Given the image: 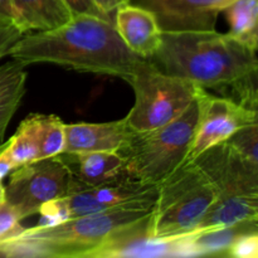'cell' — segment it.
<instances>
[{"instance_id": "obj_1", "label": "cell", "mask_w": 258, "mask_h": 258, "mask_svg": "<svg viewBox=\"0 0 258 258\" xmlns=\"http://www.w3.org/2000/svg\"><path fill=\"white\" fill-rule=\"evenodd\" d=\"M156 70L257 111V50L227 33L212 30L161 32L158 49L148 58Z\"/></svg>"}, {"instance_id": "obj_2", "label": "cell", "mask_w": 258, "mask_h": 258, "mask_svg": "<svg viewBox=\"0 0 258 258\" xmlns=\"http://www.w3.org/2000/svg\"><path fill=\"white\" fill-rule=\"evenodd\" d=\"M7 55L24 66L53 63L127 83L149 66L146 58L128 49L113 23L91 15H75L59 28L24 34L8 48Z\"/></svg>"}, {"instance_id": "obj_3", "label": "cell", "mask_w": 258, "mask_h": 258, "mask_svg": "<svg viewBox=\"0 0 258 258\" xmlns=\"http://www.w3.org/2000/svg\"><path fill=\"white\" fill-rule=\"evenodd\" d=\"M193 161L216 193L213 204L193 233L258 221V165L249 163L227 141L203 151Z\"/></svg>"}, {"instance_id": "obj_4", "label": "cell", "mask_w": 258, "mask_h": 258, "mask_svg": "<svg viewBox=\"0 0 258 258\" xmlns=\"http://www.w3.org/2000/svg\"><path fill=\"white\" fill-rule=\"evenodd\" d=\"M151 211L111 208L71 218L54 226L24 228L12 243L14 258H85L112 232L149 216Z\"/></svg>"}, {"instance_id": "obj_5", "label": "cell", "mask_w": 258, "mask_h": 258, "mask_svg": "<svg viewBox=\"0 0 258 258\" xmlns=\"http://www.w3.org/2000/svg\"><path fill=\"white\" fill-rule=\"evenodd\" d=\"M216 199V193L194 161L181 164L158 184L149 217L154 241H170L196 231Z\"/></svg>"}, {"instance_id": "obj_6", "label": "cell", "mask_w": 258, "mask_h": 258, "mask_svg": "<svg viewBox=\"0 0 258 258\" xmlns=\"http://www.w3.org/2000/svg\"><path fill=\"white\" fill-rule=\"evenodd\" d=\"M198 118L197 101L173 122L149 131H133L117 151L125 174L136 180L156 184L185 163Z\"/></svg>"}, {"instance_id": "obj_7", "label": "cell", "mask_w": 258, "mask_h": 258, "mask_svg": "<svg viewBox=\"0 0 258 258\" xmlns=\"http://www.w3.org/2000/svg\"><path fill=\"white\" fill-rule=\"evenodd\" d=\"M128 85L135 102L123 118L135 133L163 127L180 117L196 100L198 88L189 81L160 72L150 62Z\"/></svg>"}, {"instance_id": "obj_8", "label": "cell", "mask_w": 258, "mask_h": 258, "mask_svg": "<svg viewBox=\"0 0 258 258\" xmlns=\"http://www.w3.org/2000/svg\"><path fill=\"white\" fill-rule=\"evenodd\" d=\"M72 171L60 155L30 161L10 173L5 201L24 219L39 213L43 204L64 197Z\"/></svg>"}, {"instance_id": "obj_9", "label": "cell", "mask_w": 258, "mask_h": 258, "mask_svg": "<svg viewBox=\"0 0 258 258\" xmlns=\"http://www.w3.org/2000/svg\"><path fill=\"white\" fill-rule=\"evenodd\" d=\"M198 106L196 131L185 163L193 161L203 151L223 143L237 130L258 122V112L244 107L229 97H218L204 88H197Z\"/></svg>"}, {"instance_id": "obj_10", "label": "cell", "mask_w": 258, "mask_h": 258, "mask_svg": "<svg viewBox=\"0 0 258 258\" xmlns=\"http://www.w3.org/2000/svg\"><path fill=\"white\" fill-rule=\"evenodd\" d=\"M234 0H128L155 15L161 32L216 29L219 13Z\"/></svg>"}, {"instance_id": "obj_11", "label": "cell", "mask_w": 258, "mask_h": 258, "mask_svg": "<svg viewBox=\"0 0 258 258\" xmlns=\"http://www.w3.org/2000/svg\"><path fill=\"white\" fill-rule=\"evenodd\" d=\"M149 217L121 227L91 249L85 258H158L174 257V243L154 241L149 231Z\"/></svg>"}, {"instance_id": "obj_12", "label": "cell", "mask_w": 258, "mask_h": 258, "mask_svg": "<svg viewBox=\"0 0 258 258\" xmlns=\"http://www.w3.org/2000/svg\"><path fill=\"white\" fill-rule=\"evenodd\" d=\"M66 145L63 153L118 151L133 130L125 118L110 122H78L64 125Z\"/></svg>"}, {"instance_id": "obj_13", "label": "cell", "mask_w": 258, "mask_h": 258, "mask_svg": "<svg viewBox=\"0 0 258 258\" xmlns=\"http://www.w3.org/2000/svg\"><path fill=\"white\" fill-rule=\"evenodd\" d=\"M113 25L127 48L148 59L161 40L155 15L144 8L125 4L113 13Z\"/></svg>"}, {"instance_id": "obj_14", "label": "cell", "mask_w": 258, "mask_h": 258, "mask_svg": "<svg viewBox=\"0 0 258 258\" xmlns=\"http://www.w3.org/2000/svg\"><path fill=\"white\" fill-rule=\"evenodd\" d=\"M258 231V221L242 222L222 228L196 232L180 238L173 239L174 257H226L238 237L248 232Z\"/></svg>"}, {"instance_id": "obj_15", "label": "cell", "mask_w": 258, "mask_h": 258, "mask_svg": "<svg viewBox=\"0 0 258 258\" xmlns=\"http://www.w3.org/2000/svg\"><path fill=\"white\" fill-rule=\"evenodd\" d=\"M88 189L93 198L106 209L127 208L151 211L158 194L156 184L136 180L127 175L102 185L88 186Z\"/></svg>"}, {"instance_id": "obj_16", "label": "cell", "mask_w": 258, "mask_h": 258, "mask_svg": "<svg viewBox=\"0 0 258 258\" xmlns=\"http://www.w3.org/2000/svg\"><path fill=\"white\" fill-rule=\"evenodd\" d=\"M15 24L23 35L59 28L75 14L64 0H12Z\"/></svg>"}, {"instance_id": "obj_17", "label": "cell", "mask_w": 258, "mask_h": 258, "mask_svg": "<svg viewBox=\"0 0 258 258\" xmlns=\"http://www.w3.org/2000/svg\"><path fill=\"white\" fill-rule=\"evenodd\" d=\"M72 175L88 186H97L126 175L123 159L117 151H90V153L59 154Z\"/></svg>"}, {"instance_id": "obj_18", "label": "cell", "mask_w": 258, "mask_h": 258, "mask_svg": "<svg viewBox=\"0 0 258 258\" xmlns=\"http://www.w3.org/2000/svg\"><path fill=\"white\" fill-rule=\"evenodd\" d=\"M25 67L15 59L0 66V149L4 144L8 126L27 91Z\"/></svg>"}, {"instance_id": "obj_19", "label": "cell", "mask_w": 258, "mask_h": 258, "mask_svg": "<svg viewBox=\"0 0 258 258\" xmlns=\"http://www.w3.org/2000/svg\"><path fill=\"white\" fill-rule=\"evenodd\" d=\"M223 12H226L231 27L228 34L242 44L257 50L258 0H234Z\"/></svg>"}, {"instance_id": "obj_20", "label": "cell", "mask_w": 258, "mask_h": 258, "mask_svg": "<svg viewBox=\"0 0 258 258\" xmlns=\"http://www.w3.org/2000/svg\"><path fill=\"white\" fill-rule=\"evenodd\" d=\"M3 151L12 161L14 169L39 159V143L34 113L20 122L17 133L7 143L3 144Z\"/></svg>"}, {"instance_id": "obj_21", "label": "cell", "mask_w": 258, "mask_h": 258, "mask_svg": "<svg viewBox=\"0 0 258 258\" xmlns=\"http://www.w3.org/2000/svg\"><path fill=\"white\" fill-rule=\"evenodd\" d=\"M37 138L39 143V159L59 155L64 151L66 134L63 121L55 115L34 113Z\"/></svg>"}, {"instance_id": "obj_22", "label": "cell", "mask_w": 258, "mask_h": 258, "mask_svg": "<svg viewBox=\"0 0 258 258\" xmlns=\"http://www.w3.org/2000/svg\"><path fill=\"white\" fill-rule=\"evenodd\" d=\"M226 141L249 163L258 165V122L241 127Z\"/></svg>"}, {"instance_id": "obj_23", "label": "cell", "mask_w": 258, "mask_h": 258, "mask_svg": "<svg viewBox=\"0 0 258 258\" xmlns=\"http://www.w3.org/2000/svg\"><path fill=\"white\" fill-rule=\"evenodd\" d=\"M22 37L15 24L12 0H0V53L3 57L8 48Z\"/></svg>"}, {"instance_id": "obj_24", "label": "cell", "mask_w": 258, "mask_h": 258, "mask_svg": "<svg viewBox=\"0 0 258 258\" xmlns=\"http://www.w3.org/2000/svg\"><path fill=\"white\" fill-rule=\"evenodd\" d=\"M20 222L22 218L18 212L7 201L0 203V243L19 236L24 231Z\"/></svg>"}, {"instance_id": "obj_25", "label": "cell", "mask_w": 258, "mask_h": 258, "mask_svg": "<svg viewBox=\"0 0 258 258\" xmlns=\"http://www.w3.org/2000/svg\"><path fill=\"white\" fill-rule=\"evenodd\" d=\"M226 257L231 258H257L258 257V231L242 234L234 241Z\"/></svg>"}, {"instance_id": "obj_26", "label": "cell", "mask_w": 258, "mask_h": 258, "mask_svg": "<svg viewBox=\"0 0 258 258\" xmlns=\"http://www.w3.org/2000/svg\"><path fill=\"white\" fill-rule=\"evenodd\" d=\"M75 15H91L113 23V17L100 9L95 0H64Z\"/></svg>"}, {"instance_id": "obj_27", "label": "cell", "mask_w": 258, "mask_h": 258, "mask_svg": "<svg viewBox=\"0 0 258 258\" xmlns=\"http://www.w3.org/2000/svg\"><path fill=\"white\" fill-rule=\"evenodd\" d=\"M95 3L106 14L113 17V13L122 5L128 4V0H95Z\"/></svg>"}, {"instance_id": "obj_28", "label": "cell", "mask_w": 258, "mask_h": 258, "mask_svg": "<svg viewBox=\"0 0 258 258\" xmlns=\"http://www.w3.org/2000/svg\"><path fill=\"white\" fill-rule=\"evenodd\" d=\"M5 202V186L3 184L2 179H0V203H4Z\"/></svg>"}, {"instance_id": "obj_29", "label": "cell", "mask_w": 258, "mask_h": 258, "mask_svg": "<svg viewBox=\"0 0 258 258\" xmlns=\"http://www.w3.org/2000/svg\"><path fill=\"white\" fill-rule=\"evenodd\" d=\"M3 57V55H2V53H0V58H2Z\"/></svg>"}]
</instances>
